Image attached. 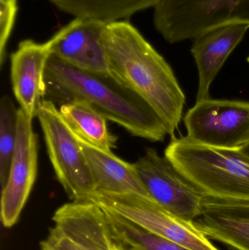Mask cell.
I'll return each instance as SVG.
<instances>
[{
  "mask_svg": "<svg viewBox=\"0 0 249 250\" xmlns=\"http://www.w3.org/2000/svg\"><path fill=\"white\" fill-rule=\"evenodd\" d=\"M86 200L189 249L219 250L194 223L171 214L149 197L98 191Z\"/></svg>",
  "mask_w": 249,
  "mask_h": 250,
  "instance_id": "52a82bcc",
  "label": "cell"
},
{
  "mask_svg": "<svg viewBox=\"0 0 249 250\" xmlns=\"http://www.w3.org/2000/svg\"><path fill=\"white\" fill-rule=\"evenodd\" d=\"M19 5L18 0H0V66L2 67L7 45L13 32Z\"/></svg>",
  "mask_w": 249,
  "mask_h": 250,
  "instance_id": "ffe728a7",
  "label": "cell"
},
{
  "mask_svg": "<svg viewBox=\"0 0 249 250\" xmlns=\"http://www.w3.org/2000/svg\"><path fill=\"white\" fill-rule=\"evenodd\" d=\"M165 156L204 198L249 201V154L241 148L199 144L173 138Z\"/></svg>",
  "mask_w": 249,
  "mask_h": 250,
  "instance_id": "3957f363",
  "label": "cell"
},
{
  "mask_svg": "<svg viewBox=\"0 0 249 250\" xmlns=\"http://www.w3.org/2000/svg\"><path fill=\"white\" fill-rule=\"evenodd\" d=\"M37 117L56 176L67 196L72 201L87 199L96 192V186L74 132L51 101L39 103Z\"/></svg>",
  "mask_w": 249,
  "mask_h": 250,
  "instance_id": "8992f818",
  "label": "cell"
},
{
  "mask_svg": "<svg viewBox=\"0 0 249 250\" xmlns=\"http://www.w3.org/2000/svg\"><path fill=\"white\" fill-rule=\"evenodd\" d=\"M105 210L115 233L131 250H192L149 231L122 216Z\"/></svg>",
  "mask_w": 249,
  "mask_h": 250,
  "instance_id": "ac0fdd59",
  "label": "cell"
},
{
  "mask_svg": "<svg viewBox=\"0 0 249 250\" xmlns=\"http://www.w3.org/2000/svg\"><path fill=\"white\" fill-rule=\"evenodd\" d=\"M134 166L151 198L171 214L194 223L201 213L204 197L165 155L147 148Z\"/></svg>",
  "mask_w": 249,
  "mask_h": 250,
  "instance_id": "9c48e42d",
  "label": "cell"
},
{
  "mask_svg": "<svg viewBox=\"0 0 249 250\" xmlns=\"http://www.w3.org/2000/svg\"><path fill=\"white\" fill-rule=\"evenodd\" d=\"M51 54L49 41L40 43L27 39L10 55L13 93L20 108L32 120L45 97V68Z\"/></svg>",
  "mask_w": 249,
  "mask_h": 250,
  "instance_id": "7c38bea8",
  "label": "cell"
},
{
  "mask_svg": "<svg viewBox=\"0 0 249 250\" xmlns=\"http://www.w3.org/2000/svg\"><path fill=\"white\" fill-rule=\"evenodd\" d=\"M107 22L75 18L51 39L52 54L85 71L110 74L102 34Z\"/></svg>",
  "mask_w": 249,
  "mask_h": 250,
  "instance_id": "8fae6325",
  "label": "cell"
},
{
  "mask_svg": "<svg viewBox=\"0 0 249 250\" xmlns=\"http://www.w3.org/2000/svg\"><path fill=\"white\" fill-rule=\"evenodd\" d=\"M249 29L247 23H230L208 31L194 39L191 53L199 75L196 102L211 98V85Z\"/></svg>",
  "mask_w": 249,
  "mask_h": 250,
  "instance_id": "4fadbf2b",
  "label": "cell"
},
{
  "mask_svg": "<svg viewBox=\"0 0 249 250\" xmlns=\"http://www.w3.org/2000/svg\"><path fill=\"white\" fill-rule=\"evenodd\" d=\"M40 250H133L114 230L106 211L89 200L60 207Z\"/></svg>",
  "mask_w": 249,
  "mask_h": 250,
  "instance_id": "5b68a950",
  "label": "cell"
},
{
  "mask_svg": "<svg viewBox=\"0 0 249 250\" xmlns=\"http://www.w3.org/2000/svg\"><path fill=\"white\" fill-rule=\"evenodd\" d=\"M153 10L155 29L170 43L223 25H249V0H160Z\"/></svg>",
  "mask_w": 249,
  "mask_h": 250,
  "instance_id": "277c9868",
  "label": "cell"
},
{
  "mask_svg": "<svg viewBox=\"0 0 249 250\" xmlns=\"http://www.w3.org/2000/svg\"><path fill=\"white\" fill-rule=\"evenodd\" d=\"M64 13L76 18L102 21H121L137 12L154 7L160 0H49Z\"/></svg>",
  "mask_w": 249,
  "mask_h": 250,
  "instance_id": "e0dca14e",
  "label": "cell"
},
{
  "mask_svg": "<svg viewBox=\"0 0 249 250\" xmlns=\"http://www.w3.org/2000/svg\"><path fill=\"white\" fill-rule=\"evenodd\" d=\"M76 138L93 176L96 192L136 194L149 197L137 175L134 163L124 161L113 152L103 151L77 136Z\"/></svg>",
  "mask_w": 249,
  "mask_h": 250,
  "instance_id": "9a60e30c",
  "label": "cell"
},
{
  "mask_svg": "<svg viewBox=\"0 0 249 250\" xmlns=\"http://www.w3.org/2000/svg\"><path fill=\"white\" fill-rule=\"evenodd\" d=\"M194 223L209 239L233 250H249V201L203 198Z\"/></svg>",
  "mask_w": 249,
  "mask_h": 250,
  "instance_id": "5bb4252c",
  "label": "cell"
},
{
  "mask_svg": "<svg viewBox=\"0 0 249 250\" xmlns=\"http://www.w3.org/2000/svg\"><path fill=\"white\" fill-rule=\"evenodd\" d=\"M102 42L110 75L141 98L174 137L186 95L168 62L128 21L107 23Z\"/></svg>",
  "mask_w": 249,
  "mask_h": 250,
  "instance_id": "6da1fadb",
  "label": "cell"
},
{
  "mask_svg": "<svg viewBox=\"0 0 249 250\" xmlns=\"http://www.w3.org/2000/svg\"><path fill=\"white\" fill-rule=\"evenodd\" d=\"M38 138L32 120L19 108L18 138L5 185L1 188V220L4 227H13L20 217L36 181Z\"/></svg>",
  "mask_w": 249,
  "mask_h": 250,
  "instance_id": "30bf717a",
  "label": "cell"
},
{
  "mask_svg": "<svg viewBox=\"0 0 249 250\" xmlns=\"http://www.w3.org/2000/svg\"><path fill=\"white\" fill-rule=\"evenodd\" d=\"M19 108L8 95L0 101V183L5 185L18 138Z\"/></svg>",
  "mask_w": 249,
  "mask_h": 250,
  "instance_id": "d6986e66",
  "label": "cell"
},
{
  "mask_svg": "<svg viewBox=\"0 0 249 250\" xmlns=\"http://www.w3.org/2000/svg\"><path fill=\"white\" fill-rule=\"evenodd\" d=\"M187 136L209 146L242 148L249 142V102L209 98L196 102L184 119Z\"/></svg>",
  "mask_w": 249,
  "mask_h": 250,
  "instance_id": "ba28073f",
  "label": "cell"
},
{
  "mask_svg": "<svg viewBox=\"0 0 249 250\" xmlns=\"http://www.w3.org/2000/svg\"><path fill=\"white\" fill-rule=\"evenodd\" d=\"M45 97L54 104L83 101L133 136L162 142L168 135L156 112L110 74L85 71L51 54L45 73Z\"/></svg>",
  "mask_w": 249,
  "mask_h": 250,
  "instance_id": "7a4b0ae2",
  "label": "cell"
},
{
  "mask_svg": "<svg viewBox=\"0 0 249 250\" xmlns=\"http://www.w3.org/2000/svg\"><path fill=\"white\" fill-rule=\"evenodd\" d=\"M241 149H242L243 151H244V152H246L247 153V154H249V142L248 143V144H246V145L244 146L243 147V148H241Z\"/></svg>",
  "mask_w": 249,
  "mask_h": 250,
  "instance_id": "44dd1931",
  "label": "cell"
},
{
  "mask_svg": "<svg viewBox=\"0 0 249 250\" xmlns=\"http://www.w3.org/2000/svg\"><path fill=\"white\" fill-rule=\"evenodd\" d=\"M247 62H248V63L249 64V57H248V59H247Z\"/></svg>",
  "mask_w": 249,
  "mask_h": 250,
  "instance_id": "7402d4cb",
  "label": "cell"
},
{
  "mask_svg": "<svg viewBox=\"0 0 249 250\" xmlns=\"http://www.w3.org/2000/svg\"><path fill=\"white\" fill-rule=\"evenodd\" d=\"M60 114L75 135L90 145L113 152L116 148L117 138L108 128V120L83 101L63 104Z\"/></svg>",
  "mask_w": 249,
  "mask_h": 250,
  "instance_id": "2e32d148",
  "label": "cell"
}]
</instances>
